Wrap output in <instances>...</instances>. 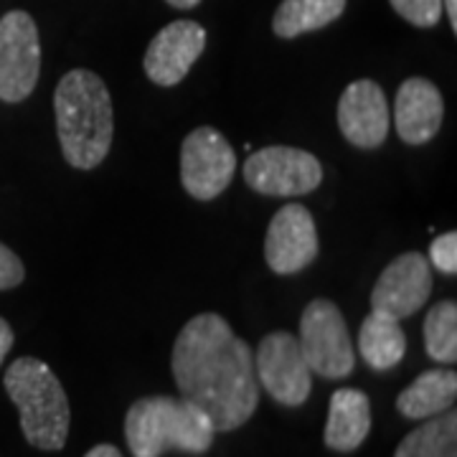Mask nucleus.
<instances>
[{
	"label": "nucleus",
	"instance_id": "obj_11",
	"mask_svg": "<svg viewBox=\"0 0 457 457\" xmlns=\"http://www.w3.org/2000/svg\"><path fill=\"white\" fill-rule=\"evenodd\" d=\"M318 228L312 213L300 204L282 206L264 237V260L278 275H295L318 257Z\"/></svg>",
	"mask_w": 457,
	"mask_h": 457
},
{
	"label": "nucleus",
	"instance_id": "obj_9",
	"mask_svg": "<svg viewBox=\"0 0 457 457\" xmlns=\"http://www.w3.org/2000/svg\"><path fill=\"white\" fill-rule=\"evenodd\" d=\"M254 374L257 384L278 404L300 407L311 396V369L300 351L297 336L287 330H275L262 338L254 353Z\"/></svg>",
	"mask_w": 457,
	"mask_h": 457
},
{
	"label": "nucleus",
	"instance_id": "obj_3",
	"mask_svg": "<svg viewBox=\"0 0 457 457\" xmlns=\"http://www.w3.org/2000/svg\"><path fill=\"white\" fill-rule=\"evenodd\" d=\"M216 435L212 420L183 396L137 399L125 417V437L135 457H163L170 450L204 455Z\"/></svg>",
	"mask_w": 457,
	"mask_h": 457
},
{
	"label": "nucleus",
	"instance_id": "obj_16",
	"mask_svg": "<svg viewBox=\"0 0 457 457\" xmlns=\"http://www.w3.org/2000/svg\"><path fill=\"white\" fill-rule=\"evenodd\" d=\"M457 399V374L447 369H429L417 376L404 392L396 396V409L407 420H429L453 409Z\"/></svg>",
	"mask_w": 457,
	"mask_h": 457
},
{
	"label": "nucleus",
	"instance_id": "obj_21",
	"mask_svg": "<svg viewBox=\"0 0 457 457\" xmlns=\"http://www.w3.org/2000/svg\"><path fill=\"white\" fill-rule=\"evenodd\" d=\"M392 8L417 29H432L442 18V0H389Z\"/></svg>",
	"mask_w": 457,
	"mask_h": 457
},
{
	"label": "nucleus",
	"instance_id": "obj_18",
	"mask_svg": "<svg viewBox=\"0 0 457 457\" xmlns=\"http://www.w3.org/2000/svg\"><path fill=\"white\" fill-rule=\"evenodd\" d=\"M348 0H282L272 18V31L279 38H297L303 33L320 31L341 18Z\"/></svg>",
	"mask_w": 457,
	"mask_h": 457
},
{
	"label": "nucleus",
	"instance_id": "obj_20",
	"mask_svg": "<svg viewBox=\"0 0 457 457\" xmlns=\"http://www.w3.org/2000/svg\"><path fill=\"white\" fill-rule=\"evenodd\" d=\"M425 348L437 363L457 361V305L455 300H442L432 305L425 318Z\"/></svg>",
	"mask_w": 457,
	"mask_h": 457
},
{
	"label": "nucleus",
	"instance_id": "obj_5",
	"mask_svg": "<svg viewBox=\"0 0 457 457\" xmlns=\"http://www.w3.org/2000/svg\"><path fill=\"white\" fill-rule=\"evenodd\" d=\"M300 351L311 374L345 378L356 366L345 318L333 300H312L300 315Z\"/></svg>",
	"mask_w": 457,
	"mask_h": 457
},
{
	"label": "nucleus",
	"instance_id": "obj_13",
	"mask_svg": "<svg viewBox=\"0 0 457 457\" xmlns=\"http://www.w3.org/2000/svg\"><path fill=\"white\" fill-rule=\"evenodd\" d=\"M338 128L351 145L374 150L389 135V104L374 79H359L343 89L338 102Z\"/></svg>",
	"mask_w": 457,
	"mask_h": 457
},
{
	"label": "nucleus",
	"instance_id": "obj_10",
	"mask_svg": "<svg viewBox=\"0 0 457 457\" xmlns=\"http://www.w3.org/2000/svg\"><path fill=\"white\" fill-rule=\"evenodd\" d=\"M432 295V267L425 254L407 252L396 257L371 290V311L392 315L396 320L422 311Z\"/></svg>",
	"mask_w": 457,
	"mask_h": 457
},
{
	"label": "nucleus",
	"instance_id": "obj_22",
	"mask_svg": "<svg viewBox=\"0 0 457 457\" xmlns=\"http://www.w3.org/2000/svg\"><path fill=\"white\" fill-rule=\"evenodd\" d=\"M429 262L440 270L442 275H457V234L447 231L437 237L429 246Z\"/></svg>",
	"mask_w": 457,
	"mask_h": 457
},
{
	"label": "nucleus",
	"instance_id": "obj_2",
	"mask_svg": "<svg viewBox=\"0 0 457 457\" xmlns=\"http://www.w3.org/2000/svg\"><path fill=\"white\" fill-rule=\"evenodd\" d=\"M56 135L66 163L79 170L97 168L114 135V110L107 84L89 69H71L54 92Z\"/></svg>",
	"mask_w": 457,
	"mask_h": 457
},
{
	"label": "nucleus",
	"instance_id": "obj_19",
	"mask_svg": "<svg viewBox=\"0 0 457 457\" xmlns=\"http://www.w3.org/2000/svg\"><path fill=\"white\" fill-rule=\"evenodd\" d=\"M394 457H457V414L453 409L425 420L399 442Z\"/></svg>",
	"mask_w": 457,
	"mask_h": 457
},
{
	"label": "nucleus",
	"instance_id": "obj_23",
	"mask_svg": "<svg viewBox=\"0 0 457 457\" xmlns=\"http://www.w3.org/2000/svg\"><path fill=\"white\" fill-rule=\"evenodd\" d=\"M26 279V267L13 249L0 242V290H13Z\"/></svg>",
	"mask_w": 457,
	"mask_h": 457
},
{
	"label": "nucleus",
	"instance_id": "obj_26",
	"mask_svg": "<svg viewBox=\"0 0 457 457\" xmlns=\"http://www.w3.org/2000/svg\"><path fill=\"white\" fill-rule=\"evenodd\" d=\"M442 11H447L453 33H457V0H442Z\"/></svg>",
	"mask_w": 457,
	"mask_h": 457
},
{
	"label": "nucleus",
	"instance_id": "obj_27",
	"mask_svg": "<svg viewBox=\"0 0 457 457\" xmlns=\"http://www.w3.org/2000/svg\"><path fill=\"white\" fill-rule=\"evenodd\" d=\"M165 3L173 8H180V11H188V8H196L201 0H165Z\"/></svg>",
	"mask_w": 457,
	"mask_h": 457
},
{
	"label": "nucleus",
	"instance_id": "obj_25",
	"mask_svg": "<svg viewBox=\"0 0 457 457\" xmlns=\"http://www.w3.org/2000/svg\"><path fill=\"white\" fill-rule=\"evenodd\" d=\"M84 457H122V453L114 445H97V447H92Z\"/></svg>",
	"mask_w": 457,
	"mask_h": 457
},
{
	"label": "nucleus",
	"instance_id": "obj_24",
	"mask_svg": "<svg viewBox=\"0 0 457 457\" xmlns=\"http://www.w3.org/2000/svg\"><path fill=\"white\" fill-rule=\"evenodd\" d=\"M13 341H16L13 328H11V323L5 318H0V363L8 356V351L13 348Z\"/></svg>",
	"mask_w": 457,
	"mask_h": 457
},
{
	"label": "nucleus",
	"instance_id": "obj_4",
	"mask_svg": "<svg viewBox=\"0 0 457 457\" xmlns=\"http://www.w3.org/2000/svg\"><path fill=\"white\" fill-rule=\"evenodd\" d=\"M5 392L21 414V429L33 447L56 453L69 437V399L62 381L44 361L23 356L5 371Z\"/></svg>",
	"mask_w": 457,
	"mask_h": 457
},
{
	"label": "nucleus",
	"instance_id": "obj_15",
	"mask_svg": "<svg viewBox=\"0 0 457 457\" xmlns=\"http://www.w3.org/2000/svg\"><path fill=\"white\" fill-rule=\"evenodd\" d=\"M371 432V402L361 389H338L330 396L326 447L336 453H353Z\"/></svg>",
	"mask_w": 457,
	"mask_h": 457
},
{
	"label": "nucleus",
	"instance_id": "obj_6",
	"mask_svg": "<svg viewBox=\"0 0 457 457\" xmlns=\"http://www.w3.org/2000/svg\"><path fill=\"white\" fill-rule=\"evenodd\" d=\"M245 180L262 196H305L320 186L323 165L308 150L270 145L246 158Z\"/></svg>",
	"mask_w": 457,
	"mask_h": 457
},
{
	"label": "nucleus",
	"instance_id": "obj_1",
	"mask_svg": "<svg viewBox=\"0 0 457 457\" xmlns=\"http://www.w3.org/2000/svg\"><path fill=\"white\" fill-rule=\"evenodd\" d=\"M170 369L180 396L194 402L216 432H234L257 411L254 353L216 312H201L180 328Z\"/></svg>",
	"mask_w": 457,
	"mask_h": 457
},
{
	"label": "nucleus",
	"instance_id": "obj_14",
	"mask_svg": "<svg viewBox=\"0 0 457 457\" xmlns=\"http://www.w3.org/2000/svg\"><path fill=\"white\" fill-rule=\"evenodd\" d=\"M445 99L429 79L411 77L399 87L394 102L396 132L407 145H425L442 128Z\"/></svg>",
	"mask_w": 457,
	"mask_h": 457
},
{
	"label": "nucleus",
	"instance_id": "obj_12",
	"mask_svg": "<svg viewBox=\"0 0 457 457\" xmlns=\"http://www.w3.org/2000/svg\"><path fill=\"white\" fill-rule=\"evenodd\" d=\"M206 49V29L196 21H173L150 41L145 51V74L158 87H176Z\"/></svg>",
	"mask_w": 457,
	"mask_h": 457
},
{
	"label": "nucleus",
	"instance_id": "obj_8",
	"mask_svg": "<svg viewBox=\"0 0 457 457\" xmlns=\"http://www.w3.org/2000/svg\"><path fill=\"white\" fill-rule=\"evenodd\" d=\"M41 74L38 29L26 11L0 18V99L8 104L31 97Z\"/></svg>",
	"mask_w": 457,
	"mask_h": 457
},
{
	"label": "nucleus",
	"instance_id": "obj_17",
	"mask_svg": "<svg viewBox=\"0 0 457 457\" xmlns=\"http://www.w3.org/2000/svg\"><path fill=\"white\" fill-rule=\"evenodd\" d=\"M359 351L374 371H389L407 353V336L392 315L371 311L359 330Z\"/></svg>",
	"mask_w": 457,
	"mask_h": 457
},
{
	"label": "nucleus",
	"instance_id": "obj_7",
	"mask_svg": "<svg viewBox=\"0 0 457 457\" xmlns=\"http://www.w3.org/2000/svg\"><path fill=\"white\" fill-rule=\"evenodd\" d=\"M237 173V153L216 128H196L180 145V183L188 196L212 201L221 196Z\"/></svg>",
	"mask_w": 457,
	"mask_h": 457
}]
</instances>
